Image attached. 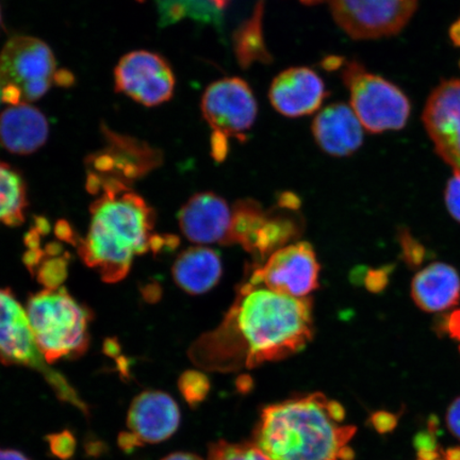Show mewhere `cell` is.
<instances>
[{
  "mask_svg": "<svg viewBox=\"0 0 460 460\" xmlns=\"http://www.w3.org/2000/svg\"><path fill=\"white\" fill-rule=\"evenodd\" d=\"M57 65L49 46L37 38L14 37L0 53L2 101L11 106L41 99L51 88Z\"/></svg>",
  "mask_w": 460,
  "mask_h": 460,
  "instance_id": "obj_5",
  "label": "cell"
},
{
  "mask_svg": "<svg viewBox=\"0 0 460 460\" xmlns=\"http://www.w3.org/2000/svg\"><path fill=\"white\" fill-rule=\"evenodd\" d=\"M208 460H272L255 444H230L217 441L211 445Z\"/></svg>",
  "mask_w": 460,
  "mask_h": 460,
  "instance_id": "obj_22",
  "label": "cell"
},
{
  "mask_svg": "<svg viewBox=\"0 0 460 460\" xmlns=\"http://www.w3.org/2000/svg\"><path fill=\"white\" fill-rule=\"evenodd\" d=\"M446 204L448 212L460 222V172H456L446 188Z\"/></svg>",
  "mask_w": 460,
  "mask_h": 460,
  "instance_id": "obj_26",
  "label": "cell"
},
{
  "mask_svg": "<svg viewBox=\"0 0 460 460\" xmlns=\"http://www.w3.org/2000/svg\"><path fill=\"white\" fill-rule=\"evenodd\" d=\"M201 113L212 129V156L226 159L228 140L244 139L257 118V102L244 80L233 77L217 80L206 89Z\"/></svg>",
  "mask_w": 460,
  "mask_h": 460,
  "instance_id": "obj_8",
  "label": "cell"
},
{
  "mask_svg": "<svg viewBox=\"0 0 460 460\" xmlns=\"http://www.w3.org/2000/svg\"><path fill=\"white\" fill-rule=\"evenodd\" d=\"M178 388L189 404L195 406L206 399L209 393L210 383L205 374L190 370L180 377Z\"/></svg>",
  "mask_w": 460,
  "mask_h": 460,
  "instance_id": "obj_23",
  "label": "cell"
},
{
  "mask_svg": "<svg viewBox=\"0 0 460 460\" xmlns=\"http://www.w3.org/2000/svg\"><path fill=\"white\" fill-rule=\"evenodd\" d=\"M88 189L99 195L91 206V223L78 251L106 283L128 276L136 256L164 247L155 237L154 210L124 182L89 176Z\"/></svg>",
  "mask_w": 460,
  "mask_h": 460,
  "instance_id": "obj_2",
  "label": "cell"
},
{
  "mask_svg": "<svg viewBox=\"0 0 460 460\" xmlns=\"http://www.w3.org/2000/svg\"><path fill=\"white\" fill-rule=\"evenodd\" d=\"M0 102H2V89H0Z\"/></svg>",
  "mask_w": 460,
  "mask_h": 460,
  "instance_id": "obj_36",
  "label": "cell"
},
{
  "mask_svg": "<svg viewBox=\"0 0 460 460\" xmlns=\"http://www.w3.org/2000/svg\"><path fill=\"white\" fill-rule=\"evenodd\" d=\"M341 76L349 90L350 108L358 115L362 128L371 134L405 128L411 105L398 86L367 72L356 61L345 63Z\"/></svg>",
  "mask_w": 460,
  "mask_h": 460,
  "instance_id": "obj_7",
  "label": "cell"
},
{
  "mask_svg": "<svg viewBox=\"0 0 460 460\" xmlns=\"http://www.w3.org/2000/svg\"><path fill=\"white\" fill-rule=\"evenodd\" d=\"M314 335L313 301L279 295L245 280L222 323L189 349L201 369L234 372L289 358Z\"/></svg>",
  "mask_w": 460,
  "mask_h": 460,
  "instance_id": "obj_1",
  "label": "cell"
},
{
  "mask_svg": "<svg viewBox=\"0 0 460 460\" xmlns=\"http://www.w3.org/2000/svg\"><path fill=\"white\" fill-rule=\"evenodd\" d=\"M301 2L306 4H315L323 2V0H301Z\"/></svg>",
  "mask_w": 460,
  "mask_h": 460,
  "instance_id": "obj_35",
  "label": "cell"
},
{
  "mask_svg": "<svg viewBox=\"0 0 460 460\" xmlns=\"http://www.w3.org/2000/svg\"><path fill=\"white\" fill-rule=\"evenodd\" d=\"M115 89L146 107L172 99L175 76L163 57L146 50L132 51L114 71Z\"/></svg>",
  "mask_w": 460,
  "mask_h": 460,
  "instance_id": "obj_11",
  "label": "cell"
},
{
  "mask_svg": "<svg viewBox=\"0 0 460 460\" xmlns=\"http://www.w3.org/2000/svg\"><path fill=\"white\" fill-rule=\"evenodd\" d=\"M51 454L57 458L68 460L76 452L77 442L70 430H63L61 433L50 434L46 437Z\"/></svg>",
  "mask_w": 460,
  "mask_h": 460,
  "instance_id": "obj_25",
  "label": "cell"
},
{
  "mask_svg": "<svg viewBox=\"0 0 460 460\" xmlns=\"http://www.w3.org/2000/svg\"><path fill=\"white\" fill-rule=\"evenodd\" d=\"M0 460H31L25 454L11 448L0 447Z\"/></svg>",
  "mask_w": 460,
  "mask_h": 460,
  "instance_id": "obj_31",
  "label": "cell"
},
{
  "mask_svg": "<svg viewBox=\"0 0 460 460\" xmlns=\"http://www.w3.org/2000/svg\"><path fill=\"white\" fill-rule=\"evenodd\" d=\"M459 66H460V63H459Z\"/></svg>",
  "mask_w": 460,
  "mask_h": 460,
  "instance_id": "obj_38",
  "label": "cell"
},
{
  "mask_svg": "<svg viewBox=\"0 0 460 460\" xmlns=\"http://www.w3.org/2000/svg\"><path fill=\"white\" fill-rule=\"evenodd\" d=\"M416 446L418 460H460V447L442 448L433 434L419 435Z\"/></svg>",
  "mask_w": 460,
  "mask_h": 460,
  "instance_id": "obj_24",
  "label": "cell"
},
{
  "mask_svg": "<svg viewBox=\"0 0 460 460\" xmlns=\"http://www.w3.org/2000/svg\"><path fill=\"white\" fill-rule=\"evenodd\" d=\"M180 423V408L172 396L163 391H144L131 402L128 431L119 435V446L131 452L146 444H159L174 435Z\"/></svg>",
  "mask_w": 460,
  "mask_h": 460,
  "instance_id": "obj_12",
  "label": "cell"
},
{
  "mask_svg": "<svg viewBox=\"0 0 460 460\" xmlns=\"http://www.w3.org/2000/svg\"><path fill=\"white\" fill-rule=\"evenodd\" d=\"M355 434L341 402L313 394L264 408L255 445L272 460H352Z\"/></svg>",
  "mask_w": 460,
  "mask_h": 460,
  "instance_id": "obj_3",
  "label": "cell"
},
{
  "mask_svg": "<svg viewBox=\"0 0 460 460\" xmlns=\"http://www.w3.org/2000/svg\"><path fill=\"white\" fill-rule=\"evenodd\" d=\"M422 119L436 153L460 172V79L446 80L431 92Z\"/></svg>",
  "mask_w": 460,
  "mask_h": 460,
  "instance_id": "obj_13",
  "label": "cell"
},
{
  "mask_svg": "<svg viewBox=\"0 0 460 460\" xmlns=\"http://www.w3.org/2000/svg\"><path fill=\"white\" fill-rule=\"evenodd\" d=\"M358 115L350 106L338 102L327 106L316 115L313 123V134L322 151L335 157L354 154L364 142Z\"/></svg>",
  "mask_w": 460,
  "mask_h": 460,
  "instance_id": "obj_16",
  "label": "cell"
},
{
  "mask_svg": "<svg viewBox=\"0 0 460 460\" xmlns=\"http://www.w3.org/2000/svg\"><path fill=\"white\" fill-rule=\"evenodd\" d=\"M450 38L452 43L460 48V19L451 26Z\"/></svg>",
  "mask_w": 460,
  "mask_h": 460,
  "instance_id": "obj_33",
  "label": "cell"
},
{
  "mask_svg": "<svg viewBox=\"0 0 460 460\" xmlns=\"http://www.w3.org/2000/svg\"><path fill=\"white\" fill-rule=\"evenodd\" d=\"M333 19L350 38L394 36L410 22L419 0H329Z\"/></svg>",
  "mask_w": 460,
  "mask_h": 460,
  "instance_id": "obj_10",
  "label": "cell"
},
{
  "mask_svg": "<svg viewBox=\"0 0 460 460\" xmlns=\"http://www.w3.org/2000/svg\"><path fill=\"white\" fill-rule=\"evenodd\" d=\"M437 332L460 341V309L447 315H442L436 323Z\"/></svg>",
  "mask_w": 460,
  "mask_h": 460,
  "instance_id": "obj_28",
  "label": "cell"
},
{
  "mask_svg": "<svg viewBox=\"0 0 460 460\" xmlns=\"http://www.w3.org/2000/svg\"><path fill=\"white\" fill-rule=\"evenodd\" d=\"M26 207L24 181L10 165L0 163V224L20 226L24 222Z\"/></svg>",
  "mask_w": 460,
  "mask_h": 460,
  "instance_id": "obj_21",
  "label": "cell"
},
{
  "mask_svg": "<svg viewBox=\"0 0 460 460\" xmlns=\"http://www.w3.org/2000/svg\"><path fill=\"white\" fill-rule=\"evenodd\" d=\"M327 95L323 79L308 67H291L281 72L269 91L275 111L287 118H300L315 112Z\"/></svg>",
  "mask_w": 460,
  "mask_h": 460,
  "instance_id": "obj_15",
  "label": "cell"
},
{
  "mask_svg": "<svg viewBox=\"0 0 460 460\" xmlns=\"http://www.w3.org/2000/svg\"><path fill=\"white\" fill-rule=\"evenodd\" d=\"M411 297L420 309L440 313L460 301V278L447 263H431L420 271L411 283Z\"/></svg>",
  "mask_w": 460,
  "mask_h": 460,
  "instance_id": "obj_18",
  "label": "cell"
},
{
  "mask_svg": "<svg viewBox=\"0 0 460 460\" xmlns=\"http://www.w3.org/2000/svg\"><path fill=\"white\" fill-rule=\"evenodd\" d=\"M0 362L31 367L42 374L58 398L88 415V407L59 372L51 369L40 350L28 315L8 289H0Z\"/></svg>",
  "mask_w": 460,
  "mask_h": 460,
  "instance_id": "obj_6",
  "label": "cell"
},
{
  "mask_svg": "<svg viewBox=\"0 0 460 460\" xmlns=\"http://www.w3.org/2000/svg\"><path fill=\"white\" fill-rule=\"evenodd\" d=\"M163 460H203L200 457L194 456L192 453L176 452L170 454Z\"/></svg>",
  "mask_w": 460,
  "mask_h": 460,
  "instance_id": "obj_32",
  "label": "cell"
},
{
  "mask_svg": "<svg viewBox=\"0 0 460 460\" xmlns=\"http://www.w3.org/2000/svg\"><path fill=\"white\" fill-rule=\"evenodd\" d=\"M320 264L312 244L296 243L273 252L246 274L250 283L296 298L307 297L319 288Z\"/></svg>",
  "mask_w": 460,
  "mask_h": 460,
  "instance_id": "obj_9",
  "label": "cell"
},
{
  "mask_svg": "<svg viewBox=\"0 0 460 460\" xmlns=\"http://www.w3.org/2000/svg\"><path fill=\"white\" fill-rule=\"evenodd\" d=\"M49 134L45 115L29 103L11 106L0 114V144L10 153L37 152L48 141Z\"/></svg>",
  "mask_w": 460,
  "mask_h": 460,
  "instance_id": "obj_17",
  "label": "cell"
},
{
  "mask_svg": "<svg viewBox=\"0 0 460 460\" xmlns=\"http://www.w3.org/2000/svg\"><path fill=\"white\" fill-rule=\"evenodd\" d=\"M0 22H2V15H0Z\"/></svg>",
  "mask_w": 460,
  "mask_h": 460,
  "instance_id": "obj_37",
  "label": "cell"
},
{
  "mask_svg": "<svg viewBox=\"0 0 460 460\" xmlns=\"http://www.w3.org/2000/svg\"><path fill=\"white\" fill-rule=\"evenodd\" d=\"M212 2H214L217 7L221 10L226 7L229 0H212Z\"/></svg>",
  "mask_w": 460,
  "mask_h": 460,
  "instance_id": "obj_34",
  "label": "cell"
},
{
  "mask_svg": "<svg viewBox=\"0 0 460 460\" xmlns=\"http://www.w3.org/2000/svg\"><path fill=\"white\" fill-rule=\"evenodd\" d=\"M175 283L190 295L208 292L220 281L222 262L214 250L194 246L183 251L172 269Z\"/></svg>",
  "mask_w": 460,
  "mask_h": 460,
  "instance_id": "obj_19",
  "label": "cell"
},
{
  "mask_svg": "<svg viewBox=\"0 0 460 460\" xmlns=\"http://www.w3.org/2000/svg\"><path fill=\"white\" fill-rule=\"evenodd\" d=\"M233 207L212 192L194 195L180 212V227L185 237L199 244L228 245Z\"/></svg>",
  "mask_w": 460,
  "mask_h": 460,
  "instance_id": "obj_14",
  "label": "cell"
},
{
  "mask_svg": "<svg viewBox=\"0 0 460 460\" xmlns=\"http://www.w3.org/2000/svg\"><path fill=\"white\" fill-rule=\"evenodd\" d=\"M447 424L452 433L460 439V398L453 402L447 411Z\"/></svg>",
  "mask_w": 460,
  "mask_h": 460,
  "instance_id": "obj_30",
  "label": "cell"
},
{
  "mask_svg": "<svg viewBox=\"0 0 460 460\" xmlns=\"http://www.w3.org/2000/svg\"><path fill=\"white\" fill-rule=\"evenodd\" d=\"M26 313L49 365L63 358H77L88 349L91 314L63 288L32 296Z\"/></svg>",
  "mask_w": 460,
  "mask_h": 460,
  "instance_id": "obj_4",
  "label": "cell"
},
{
  "mask_svg": "<svg viewBox=\"0 0 460 460\" xmlns=\"http://www.w3.org/2000/svg\"><path fill=\"white\" fill-rule=\"evenodd\" d=\"M269 216V211L252 199H243L233 206V222L228 245L239 244L252 256L259 233Z\"/></svg>",
  "mask_w": 460,
  "mask_h": 460,
  "instance_id": "obj_20",
  "label": "cell"
},
{
  "mask_svg": "<svg viewBox=\"0 0 460 460\" xmlns=\"http://www.w3.org/2000/svg\"><path fill=\"white\" fill-rule=\"evenodd\" d=\"M388 273L385 272V270H378V271H371L367 274L366 279V285L367 289L377 292L383 290L385 286L388 283Z\"/></svg>",
  "mask_w": 460,
  "mask_h": 460,
  "instance_id": "obj_29",
  "label": "cell"
},
{
  "mask_svg": "<svg viewBox=\"0 0 460 460\" xmlns=\"http://www.w3.org/2000/svg\"><path fill=\"white\" fill-rule=\"evenodd\" d=\"M400 239L402 255H404L406 261L411 266H418L419 263H421L425 255L424 247L419 245L417 241L406 232H402Z\"/></svg>",
  "mask_w": 460,
  "mask_h": 460,
  "instance_id": "obj_27",
  "label": "cell"
}]
</instances>
